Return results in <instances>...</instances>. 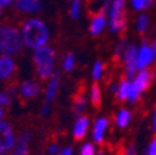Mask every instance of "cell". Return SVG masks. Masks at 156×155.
I'll list each match as a JSON object with an SVG mask.
<instances>
[{
	"label": "cell",
	"mask_w": 156,
	"mask_h": 155,
	"mask_svg": "<svg viewBox=\"0 0 156 155\" xmlns=\"http://www.w3.org/2000/svg\"><path fill=\"white\" fill-rule=\"evenodd\" d=\"M138 47L134 44H126L125 49L123 51L122 61L124 65V77L128 80H134L136 76V71H138Z\"/></svg>",
	"instance_id": "obj_6"
},
{
	"label": "cell",
	"mask_w": 156,
	"mask_h": 155,
	"mask_svg": "<svg viewBox=\"0 0 156 155\" xmlns=\"http://www.w3.org/2000/svg\"><path fill=\"white\" fill-rule=\"evenodd\" d=\"M60 83H61V74L60 72H55L50 78L47 80L45 91H44V102L52 104V102L55 101L56 96L60 89Z\"/></svg>",
	"instance_id": "obj_12"
},
{
	"label": "cell",
	"mask_w": 156,
	"mask_h": 155,
	"mask_svg": "<svg viewBox=\"0 0 156 155\" xmlns=\"http://www.w3.org/2000/svg\"><path fill=\"white\" fill-rule=\"evenodd\" d=\"M82 11V0H72L71 6H69V15L72 19L77 20L81 16Z\"/></svg>",
	"instance_id": "obj_24"
},
{
	"label": "cell",
	"mask_w": 156,
	"mask_h": 155,
	"mask_svg": "<svg viewBox=\"0 0 156 155\" xmlns=\"http://www.w3.org/2000/svg\"><path fill=\"white\" fill-rule=\"evenodd\" d=\"M0 155H11L10 153H4V154H0Z\"/></svg>",
	"instance_id": "obj_39"
},
{
	"label": "cell",
	"mask_w": 156,
	"mask_h": 155,
	"mask_svg": "<svg viewBox=\"0 0 156 155\" xmlns=\"http://www.w3.org/2000/svg\"><path fill=\"white\" fill-rule=\"evenodd\" d=\"M154 77H155V72L150 68L140 70L138 73H136L134 80H131L130 92H129V97H128L129 103L134 104L140 99L141 94L146 89H149V87L154 82Z\"/></svg>",
	"instance_id": "obj_5"
},
{
	"label": "cell",
	"mask_w": 156,
	"mask_h": 155,
	"mask_svg": "<svg viewBox=\"0 0 156 155\" xmlns=\"http://www.w3.org/2000/svg\"><path fill=\"white\" fill-rule=\"evenodd\" d=\"M130 86H131V80H128L126 77H123V78L119 81V83L116 85V91L114 94L119 102H126L128 101Z\"/></svg>",
	"instance_id": "obj_18"
},
{
	"label": "cell",
	"mask_w": 156,
	"mask_h": 155,
	"mask_svg": "<svg viewBox=\"0 0 156 155\" xmlns=\"http://www.w3.org/2000/svg\"><path fill=\"white\" fill-rule=\"evenodd\" d=\"M17 66L11 56H0V82H10L16 73Z\"/></svg>",
	"instance_id": "obj_10"
},
{
	"label": "cell",
	"mask_w": 156,
	"mask_h": 155,
	"mask_svg": "<svg viewBox=\"0 0 156 155\" xmlns=\"http://www.w3.org/2000/svg\"><path fill=\"white\" fill-rule=\"evenodd\" d=\"M87 104H88V99H87V96L84 93L83 89H80L77 92V94L74 96L73 98V114L76 117H80V115L83 114L84 109L87 108Z\"/></svg>",
	"instance_id": "obj_17"
},
{
	"label": "cell",
	"mask_w": 156,
	"mask_h": 155,
	"mask_svg": "<svg viewBox=\"0 0 156 155\" xmlns=\"http://www.w3.org/2000/svg\"><path fill=\"white\" fill-rule=\"evenodd\" d=\"M95 146L93 143H84L80 150V155H95Z\"/></svg>",
	"instance_id": "obj_27"
},
{
	"label": "cell",
	"mask_w": 156,
	"mask_h": 155,
	"mask_svg": "<svg viewBox=\"0 0 156 155\" xmlns=\"http://www.w3.org/2000/svg\"><path fill=\"white\" fill-rule=\"evenodd\" d=\"M151 129L152 132H156V107L152 110V118H151Z\"/></svg>",
	"instance_id": "obj_33"
},
{
	"label": "cell",
	"mask_w": 156,
	"mask_h": 155,
	"mask_svg": "<svg viewBox=\"0 0 156 155\" xmlns=\"http://www.w3.org/2000/svg\"><path fill=\"white\" fill-rule=\"evenodd\" d=\"M3 14H4V9L0 6V23H2V19H3Z\"/></svg>",
	"instance_id": "obj_36"
},
{
	"label": "cell",
	"mask_w": 156,
	"mask_h": 155,
	"mask_svg": "<svg viewBox=\"0 0 156 155\" xmlns=\"http://www.w3.org/2000/svg\"><path fill=\"white\" fill-rule=\"evenodd\" d=\"M32 135L30 130H24L16 138V143L14 149L11 150V155H30V145H31Z\"/></svg>",
	"instance_id": "obj_13"
},
{
	"label": "cell",
	"mask_w": 156,
	"mask_h": 155,
	"mask_svg": "<svg viewBox=\"0 0 156 155\" xmlns=\"http://www.w3.org/2000/svg\"><path fill=\"white\" fill-rule=\"evenodd\" d=\"M89 129V118L87 115H80L77 117L76 122H74V125H73V129H72V134H73V138L77 140V142H81L86 138L87 135V132Z\"/></svg>",
	"instance_id": "obj_15"
},
{
	"label": "cell",
	"mask_w": 156,
	"mask_h": 155,
	"mask_svg": "<svg viewBox=\"0 0 156 155\" xmlns=\"http://www.w3.org/2000/svg\"><path fill=\"white\" fill-rule=\"evenodd\" d=\"M123 155H136V150H135V148L133 145H129V146L124 148Z\"/></svg>",
	"instance_id": "obj_31"
},
{
	"label": "cell",
	"mask_w": 156,
	"mask_h": 155,
	"mask_svg": "<svg viewBox=\"0 0 156 155\" xmlns=\"http://www.w3.org/2000/svg\"><path fill=\"white\" fill-rule=\"evenodd\" d=\"M4 115H5V108L0 106V122L4 121Z\"/></svg>",
	"instance_id": "obj_35"
},
{
	"label": "cell",
	"mask_w": 156,
	"mask_h": 155,
	"mask_svg": "<svg viewBox=\"0 0 156 155\" xmlns=\"http://www.w3.org/2000/svg\"><path fill=\"white\" fill-rule=\"evenodd\" d=\"M42 87L37 81L34 80H24L23 82L19 83L17 86V93L20 98L25 101H31L41 93Z\"/></svg>",
	"instance_id": "obj_9"
},
{
	"label": "cell",
	"mask_w": 156,
	"mask_h": 155,
	"mask_svg": "<svg viewBox=\"0 0 156 155\" xmlns=\"http://www.w3.org/2000/svg\"><path fill=\"white\" fill-rule=\"evenodd\" d=\"M126 0H112L109 6L108 25L109 30L114 34H124L128 27V19L125 15Z\"/></svg>",
	"instance_id": "obj_4"
},
{
	"label": "cell",
	"mask_w": 156,
	"mask_h": 155,
	"mask_svg": "<svg viewBox=\"0 0 156 155\" xmlns=\"http://www.w3.org/2000/svg\"><path fill=\"white\" fill-rule=\"evenodd\" d=\"M95 155H105V153H104V150H99Z\"/></svg>",
	"instance_id": "obj_38"
},
{
	"label": "cell",
	"mask_w": 156,
	"mask_h": 155,
	"mask_svg": "<svg viewBox=\"0 0 156 155\" xmlns=\"http://www.w3.org/2000/svg\"><path fill=\"white\" fill-rule=\"evenodd\" d=\"M130 121H131V112L126 108H120L114 117L115 125L119 129H125L129 125Z\"/></svg>",
	"instance_id": "obj_19"
},
{
	"label": "cell",
	"mask_w": 156,
	"mask_h": 155,
	"mask_svg": "<svg viewBox=\"0 0 156 155\" xmlns=\"http://www.w3.org/2000/svg\"><path fill=\"white\" fill-rule=\"evenodd\" d=\"M20 31L25 47L31 51L44 47L50 42L51 34L48 26L36 16L26 17L20 26Z\"/></svg>",
	"instance_id": "obj_1"
},
{
	"label": "cell",
	"mask_w": 156,
	"mask_h": 155,
	"mask_svg": "<svg viewBox=\"0 0 156 155\" xmlns=\"http://www.w3.org/2000/svg\"><path fill=\"white\" fill-rule=\"evenodd\" d=\"M61 151V146L58 143H52L47 146V155H58Z\"/></svg>",
	"instance_id": "obj_29"
},
{
	"label": "cell",
	"mask_w": 156,
	"mask_h": 155,
	"mask_svg": "<svg viewBox=\"0 0 156 155\" xmlns=\"http://www.w3.org/2000/svg\"><path fill=\"white\" fill-rule=\"evenodd\" d=\"M130 3L135 11H143L151 6L152 0H130Z\"/></svg>",
	"instance_id": "obj_25"
},
{
	"label": "cell",
	"mask_w": 156,
	"mask_h": 155,
	"mask_svg": "<svg viewBox=\"0 0 156 155\" xmlns=\"http://www.w3.org/2000/svg\"><path fill=\"white\" fill-rule=\"evenodd\" d=\"M74 65H76V59L72 53H67L63 59V62H62V67H63V71L65 72H72L73 68H74Z\"/></svg>",
	"instance_id": "obj_26"
},
{
	"label": "cell",
	"mask_w": 156,
	"mask_h": 155,
	"mask_svg": "<svg viewBox=\"0 0 156 155\" xmlns=\"http://www.w3.org/2000/svg\"><path fill=\"white\" fill-rule=\"evenodd\" d=\"M24 49L20 27L10 23H0V56L15 57Z\"/></svg>",
	"instance_id": "obj_2"
},
{
	"label": "cell",
	"mask_w": 156,
	"mask_h": 155,
	"mask_svg": "<svg viewBox=\"0 0 156 155\" xmlns=\"http://www.w3.org/2000/svg\"><path fill=\"white\" fill-rule=\"evenodd\" d=\"M14 91L11 88L6 89H0V106L3 108H6L11 104L12 98H14Z\"/></svg>",
	"instance_id": "obj_21"
},
{
	"label": "cell",
	"mask_w": 156,
	"mask_h": 155,
	"mask_svg": "<svg viewBox=\"0 0 156 155\" xmlns=\"http://www.w3.org/2000/svg\"><path fill=\"white\" fill-rule=\"evenodd\" d=\"M155 60V52L152 50V45L149 42H143L141 46L138 49V70H145L149 68Z\"/></svg>",
	"instance_id": "obj_11"
},
{
	"label": "cell",
	"mask_w": 156,
	"mask_h": 155,
	"mask_svg": "<svg viewBox=\"0 0 156 155\" xmlns=\"http://www.w3.org/2000/svg\"><path fill=\"white\" fill-rule=\"evenodd\" d=\"M11 6L19 14L32 16L42 10V2L41 0H15Z\"/></svg>",
	"instance_id": "obj_8"
},
{
	"label": "cell",
	"mask_w": 156,
	"mask_h": 155,
	"mask_svg": "<svg viewBox=\"0 0 156 155\" xmlns=\"http://www.w3.org/2000/svg\"><path fill=\"white\" fill-rule=\"evenodd\" d=\"M16 143V137L10 123L2 121L0 122V154L10 153Z\"/></svg>",
	"instance_id": "obj_7"
},
{
	"label": "cell",
	"mask_w": 156,
	"mask_h": 155,
	"mask_svg": "<svg viewBox=\"0 0 156 155\" xmlns=\"http://www.w3.org/2000/svg\"><path fill=\"white\" fill-rule=\"evenodd\" d=\"M104 70H105V66L103 63V61L101 60H97L93 65V68H92V78L94 82H98L102 77H103V73H104Z\"/></svg>",
	"instance_id": "obj_22"
},
{
	"label": "cell",
	"mask_w": 156,
	"mask_h": 155,
	"mask_svg": "<svg viewBox=\"0 0 156 155\" xmlns=\"http://www.w3.org/2000/svg\"><path fill=\"white\" fill-rule=\"evenodd\" d=\"M50 113H51V104H48V103H45V102H44L42 108H41V114H42V117L47 118L48 115H50Z\"/></svg>",
	"instance_id": "obj_30"
},
{
	"label": "cell",
	"mask_w": 156,
	"mask_h": 155,
	"mask_svg": "<svg viewBox=\"0 0 156 155\" xmlns=\"http://www.w3.org/2000/svg\"><path fill=\"white\" fill-rule=\"evenodd\" d=\"M56 59L57 53L53 47L46 45L32 51V63L35 73L40 81H47L50 77L56 72Z\"/></svg>",
	"instance_id": "obj_3"
},
{
	"label": "cell",
	"mask_w": 156,
	"mask_h": 155,
	"mask_svg": "<svg viewBox=\"0 0 156 155\" xmlns=\"http://www.w3.org/2000/svg\"><path fill=\"white\" fill-rule=\"evenodd\" d=\"M144 155H156V137H154L146 146Z\"/></svg>",
	"instance_id": "obj_28"
},
{
	"label": "cell",
	"mask_w": 156,
	"mask_h": 155,
	"mask_svg": "<svg viewBox=\"0 0 156 155\" xmlns=\"http://www.w3.org/2000/svg\"><path fill=\"white\" fill-rule=\"evenodd\" d=\"M15 2V0H0V6H2L3 9L5 8H9L12 5V3Z\"/></svg>",
	"instance_id": "obj_34"
},
{
	"label": "cell",
	"mask_w": 156,
	"mask_h": 155,
	"mask_svg": "<svg viewBox=\"0 0 156 155\" xmlns=\"http://www.w3.org/2000/svg\"><path fill=\"white\" fill-rule=\"evenodd\" d=\"M58 155H73V148L72 146H65L61 149Z\"/></svg>",
	"instance_id": "obj_32"
},
{
	"label": "cell",
	"mask_w": 156,
	"mask_h": 155,
	"mask_svg": "<svg viewBox=\"0 0 156 155\" xmlns=\"http://www.w3.org/2000/svg\"><path fill=\"white\" fill-rule=\"evenodd\" d=\"M107 26V17L105 13L103 11H97L92 15L90 24H89V32L92 36H98L101 35Z\"/></svg>",
	"instance_id": "obj_16"
},
{
	"label": "cell",
	"mask_w": 156,
	"mask_h": 155,
	"mask_svg": "<svg viewBox=\"0 0 156 155\" xmlns=\"http://www.w3.org/2000/svg\"><path fill=\"white\" fill-rule=\"evenodd\" d=\"M149 29V16L145 14H141L138 20H136V31H138L139 35H145L146 31Z\"/></svg>",
	"instance_id": "obj_23"
},
{
	"label": "cell",
	"mask_w": 156,
	"mask_h": 155,
	"mask_svg": "<svg viewBox=\"0 0 156 155\" xmlns=\"http://www.w3.org/2000/svg\"><path fill=\"white\" fill-rule=\"evenodd\" d=\"M109 127V119L107 117H98L93 123V130H92V138L93 142L102 145L105 139V133Z\"/></svg>",
	"instance_id": "obj_14"
},
{
	"label": "cell",
	"mask_w": 156,
	"mask_h": 155,
	"mask_svg": "<svg viewBox=\"0 0 156 155\" xmlns=\"http://www.w3.org/2000/svg\"><path fill=\"white\" fill-rule=\"evenodd\" d=\"M89 99L94 108H99L102 104V89L98 82H94L89 91Z\"/></svg>",
	"instance_id": "obj_20"
},
{
	"label": "cell",
	"mask_w": 156,
	"mask_h": 155,
	"mask_svg": "<svg viewBox=\"0 0 156 155\" xmlns=\"http://www.w3.org/2000/svg\"><path fill=\"white\" fill-rule=\"evenodd\" d=\"M152 50H154L155 56H156V41H154V44H152Z\"/></svg>",
	"instance_id": "obj_37"
}]
</instances>
